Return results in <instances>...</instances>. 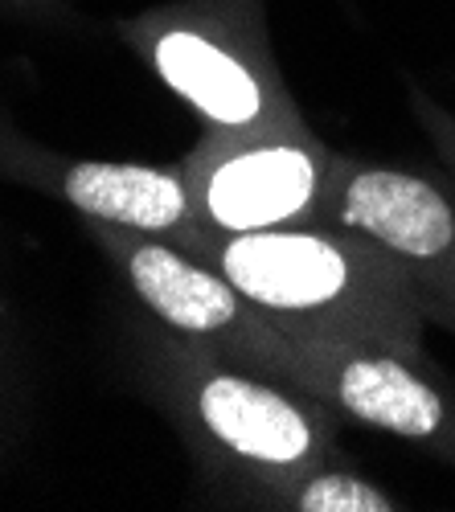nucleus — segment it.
<instances>
[{"label":"nucleus","instance_id":"nucleus-7","mask_svg":"<svg viewBox=\"0 0 455 512\" xmlns=\"http://www.w3.org/2000/svg\"><path fill=\"white\" fill-rule=\"evenodd\" d=\"M0 185L41 193L74 209L78 218L160 234L197 254L210 250V238H205L193 213L181 160L144 164V160L74 156L21 132L13 119L0 115Z\"/></svg>","mask_w":455,"mask_h":512},{"label":"nucleus","instance_id":"nucleus-5","mask_svg":"<svg viewBox=\"0 0 455 512\" xmlns=\"http://www.w3.org/2000/svg\"><path fill=\"white\" fill-rule=\"evenodd\" d=\"M333 152L312 127L287 132H230L197 136L181 156L193 213L205 238H234L283 226L324 222L341 177Z\"/></svg>","mask_w":455,"mask_h":512},{"label":"nucleus","instance_id":"nucleus-9","mask_svg":"<svg viewBox=\"0 0 455 512\" xmlns=\"http://www.w3.org/2000/svg\"><path fill=\"white\" fill-rule=\"evenodd\" d=\"M246 508L259 512H398L406 508L394 492L361 476V467L349 463L345 455L308 463L304 472L275 476L263 484Z\"/></svg>","mask_w":455,"mask_h":512},{"label":"nucleus","instance_id":"nucleus-4","mask_svg":"<svg viewBox=\"0 0 455 512\" xmlns=\"http://www.w3.org/2000/svg\"><path fill=\"white\" fill-rule=\"evenodd\" d=\"M263 373L292 381L337 418L423 447L455 467V386L427 353L275 328Z\"/></svg>","mask_w":455,"mask_h":512},{"label":"nucleus","instance_id":"nucleus-8","mask_svg":"<svg viewBox=\"0 0 455 512\" xmlns=\"http://www.w3.org/2000/svg\"><path fill=\"white\" fill-rule=\"evenodd\" d=\"M324 222L390 254L427 320L455 328V181L345 156Z\"/></svg>","mask_w":455,"mask_h":512},{"label":"nucleus","instance_id":"nucleus-3","mask_svg":"<svg viewBox=\"0 0 455 512\" xmlns=\"http://www.w3.org/2000/svg\"><path fill=\"white\" fill-rule=\"evenodd\" d=\"M111 33L201 127V136L304 127L275 62L267 0H164L115 17Z\"/></svg>","mask_w":455,"mask_h":512},{"label":"nucleus","instance_id":"nucleus-12","mask_svg":"<svg viewBox=\"0 0 455 512\" xmlns=\"http://www.w3.org/2000/svg\"><path fill=\"white\" fill-rule=\"evenodd\" d=\"M410 107H415L419 127L431 136V144L439 148L443 164L451 168V181H455V115H451V111H443V107H439L431 95H423L419 87H410Z\"/></svg>","mask_w":455,"mask_h":512},{"label":"nucleus","instance_id":"nucleus-6","mask_svg":"<svg viewBox=\"0 0 455 512\" xmlns=\"http://www.w3.org/2000/svg\"><path fill=\"white\" fill-rule=\"evenodd\" d=\"M78 222L87 242H95V250L111 263L115 279L128 287L148 320L238 365L263 369L275 324L205 254L132 226L95 218Z\"/></svg>","mask_w":455,"mask_h":512},{"label":"nucleus","instance_id":"nucleus-11","mask_svg":"<svg viewBox=\"0 0 455 512\" xmlns=\"http://www.w3.org/2000/svg\"><path fill=\"white\" fill-rule=\"evenodd\" d=\"M0 17L17 25H37L54 33H82L91 29V21L82 17L74 0H0Z\"/></svg>","mask_w":455,"mask_h":512},{"label":"nucleus","instance_id":"nucleus-1","mask_svg":"<svg viewBox=\"0 0 455 512\" xmlns=\"http://www.w3.org/2000/svg\"><path fill=\"white\" fill-rule=\"evenodd\" d=\"M132 373L173 426L205 508H246L275 476L345 455L337 414L275 373L238 365L156 320L132 328Z\"/></svg>","mask_w":455,"mask_h":512},{"label":"nucleus","instance_id":"nucleus-2","mask_svg":"<svg viewBox=\"0 0 455 512\" xmlns=\"http://www.w3.org/2000/svg\"><path fill=\"white\" fill-rule=\"evenodd\" d=\"M275 328L324 340H382L427 353L419 291L369 238L333 226H283L218 238L205 250Z\"/></svg>","mask_w":455,"mask_h":512},{"label":"nucleus","instance_id":"nucleus-10","mask_svg":"<svg viewBox=\"0 0 455 512\" xmlns=\"http://www.w3.org/2000/svg\"><path fill=\"white\" fill-rule=\"evenodd\" d=\"M29 398H33V373H29V345L21 336L17 312L0 291V463H5L29 426Z\"/></svg>","mask_w":455,"mask_h":512}]
</instances>
